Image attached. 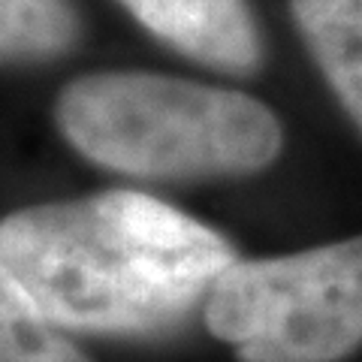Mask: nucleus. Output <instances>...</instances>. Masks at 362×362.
<instances>
[{"label": "nucleus", "instance_id": "obj_1", "mask_svg": "<svg viewBox=\"0 0 362 362\" xmlns=\"http://www.w3.org/2000/svg\"><path fill=\"white\" fill-rule=\"evenodd\" d=\"M0 259L66 332L160 335L239 257L209 223L118 187L9 211Z\"/></svg>", "mask_w": 362, "mask_h": 362}, {"label": "nucleus", "instance_id": "obj_2", "mask_svg": "<svg viewBox=\"0 0 362 362\" xmlns=\"http://www.w3.org/2000/svg\"><path fill=\"white\" fill-rule=\"evenodd\" d=\"M54 124L85 160L148 181L251 175L284 145L263 100L145 70L73 78L58 94Z\"/></svg>", "mask_w": 362, "mask_h": 362}, {"label": "nucleus", "instance_id": "obj_3", "mask_svg": "<svg viewBox=\"0 0 362 362\" xmlns=\"http://www.w3.org/2000/svg\"><path fill=\"white\" fill-rule=\"evenodd\" d=\"M206 326L239 362H341L362 347V235L235 259L206 296Z\"/></svg>", "mask_w": 362, "mask_h": 362}, {"label": "nucleus", "instance_id": "obj_4", "mask_svg": "<svg viewBox=\"0 0 362 362\" xmlns=\"http://www.w3.org/2000/svg\"><path fill=\"white\" fill-rule=\"evenodd\" d=\"M160 42L209 70L247 76L263 64L257 21L245 0H118Z\"/></svg>", "mask_w": 362, "mask_h": 362}, {"label": "nucleus", "instance_id": "obj_5", "mask_svg": "<svg viewBox=\"0 0 362 362\" xmlns=\"http://www.w3.org/2000/svg\"><path fill=\"white\" fill-rule=\"evenodd\" d=\"M290 13L338 103L362 130V0H290Z\"/></svg>", "mask_w": 362, "mask_h": 362}, {"label": "nucleus", "instance_id": "obj_6", "mask_svg": "<svg viewBox=\"0 0 362 362\" xmlns=\"http://www.w3.org/2000/svg\"><path fill=\"white\" fill-rule=\"evenodd\" d=\"M0 362H90L0 259Z\"/></svg>", "mask_w": 362, "mask_h": 362}, {"label": "nucleus", "instance_id": "obj_7", "mask_svg": "<svg viewBox=\"0 0 362 362\" xmlns=\"http://www.w3.org/2000/svg\"><path fill=\"white\" fill-rule=\"evenodd\" d=\"M78 37L82 18L70 0H0V66L54 61Z\"/></svg>", "mask_w": 362, "mask_h": 362}]
</instances>
